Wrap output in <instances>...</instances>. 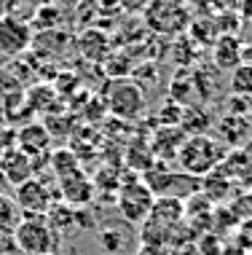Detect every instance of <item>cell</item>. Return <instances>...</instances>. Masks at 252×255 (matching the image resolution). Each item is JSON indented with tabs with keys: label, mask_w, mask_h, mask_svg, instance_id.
<instances>
[{
	"label": "cell",
	"mask_w": 252,
	"mask_h": 255,
	"mask_svg": "<svg viewBox=\"0 0 252 255\" xmlns=\"http://www.w3.org/2000/svg\"><path fill=\"white\" fill-rule=\"evenodd\" d=\"M27 46H30V27L13 16L0 19V54L13 57V54H22Z\"/></svg>",
	"instance_id": "9"
},
{
	"label": "cell",
	"mask_w": 252,
	"mask_h": 255,
	"mask_svg": "<svg viewBox=\"0 0 252 255\" xmlns=\"http://www.w3.org/2000/svg\"><path fill=\"white\" fill-rule=\"evenodd\" d=\"M102 242H105V247L110 253H115L121 247V234L118 231H105V234H102Z\"/></svg>",
	"instance_id": "19"
},
{
	"label": "cell",
	"mask_w": 252,
	"mask_h": 255,
	"mask_svg": "<svg viewBox=\"0 0 252 255\" xmlns=\"http://www.w3.org/2000/svg\"><path fill=\"white\" fill-rule=\"evenodd\" d=\"M11 183L8 180H5V177H3V172H0V196H11Z\"/></svg>",
	"instance_id": "21"
},
{
	"label": "cell",
	"mask_w": 252,
	"mask_h": 255,
	"mask_svg": "<svg viewBox=\"0 0 252 255\" xmlns=\"http://www.w3.org/2000/svg\"><path fill=\"white\" fill-rule=\"evenodd\" d=\"M57 194H59V202H65L67 207H73V210H81V207L91 204L97 188H94V180H88V177L84 175V169H81V172H76V175L59 180Z\"/></svg>",
	"instance_id": "7"
},
{
	"label": "cell",
	"mask_w": 252,
	"mask_h": 255,
	"mask_svg": "<svg viewBox=\"0 0 252 255\" xmlns=\"http://www.w3.org/2000/svg\"><path fill=\"white\" fill-rule=\"evenodd\" d=\"M22 220V212L16 210L11 196H0V234H13Z\"/></svg>",
	"instance_id": "18"
},
{
	"label": "cell",
	"mask_w": 252,
	"mask_h": 255,
	"mask_svg": "<svg viewBox=\"0 0 252 255\" xmlns=\"http://www.w3.org/2000/svg\"><path fill=\"white\" fill-rule=\"evenodd\" d=\"M11 199L22 215H46L51 210V204L57 202V188L35 175L30 180H24L22 185H16Z\"/></svg>",
	"instance_id": "6"
},
{
	"label": "cell",
	"mask_w": 252,
	"mask_h": 255,
	"mask_svg": "<svg viewBox=\"0 0 252 255\" xmlns=\"http://www.w3.org/2000/svg\"><path fill=\"white\" fill-rule=\"evenodd\" d=\"M250 124H252V110H250Z\"/></svg>",
	"instance_id": "23"
},
{
	"label": "cell",
	"mask_w": 252,
	"mask_h": 255,
	"mask_svg": "<svg viewBox=\"0 0 252 255\" xmlns=\"http://www.w3.org/2000/svg\"><path fill=\"white\" fill-rule=\"evenodd\" d=\"M242 62H244V65H252V43H250V46H244V51H242Z\"/></svg>",
	"instance_id": "22"
},
{
	"label": "cell",
	"mask_w": 252,
	"mask_h": 255,
	"mask_svg": "<svg viewBox=\"0 0 252 255\" xmlns=\"http://www.w3.org/2000/svg\"><path fill=\"white\" fill-rule=\"evenodd\" d=\"M13 245L24 255H57L59 234L49 226L46 215H22L13 229Z\"/></svg>",
	"instance_id": "3"
},
{
	"label": "cell",
	"mask_w": 252,
	"mask_h": 255,
	"mask_svg": "<svg viewBox=\"0 0 252 255\" xmlns=\"http://www.w3.org/2000/svg\"><path fill=\"white\" fill-rule=\"evenodd\" d=\"M209 127H212V119H209V113H207L201 105H188V108H182V116H180V129H182V134H188V137H193V134H207Z\"/></svg>",
	"instance_id": "14"
},
{
	"label": "cell",
	"mask_w": 252,
	"mask_h": 255,
	"mask_svg": "<svg viewBox=\"0 0 252 255\" xmlns=\"http://www.w3.org/2000/svg\"><path fill=\"white\" fill-rule=\"evenodd\" d=\"M217 169L228 177L231 185H247V188H252V158L247 150H242V148L226 150Z\"/></svg>",
	"instance_id": "10"
},
{
	"label": "cell",
	"mask_w": 252,
	"mask_h": 255,
	"mask_svg": "<svg viewBox=\"0 0 252 255\" xmlns=\"http://www.w3.org/2000/svg\"><path fill=\"white\" fill-rule=\"evenodd\" d=\"M142 19H145V27L156 35L180 38L193 22V11L188 0H148L142 5Z\"/></svg>",
	"instance_id": "2"
},
{
	"label": "cell",
	"mask_w": 252,
	"mask_h": 255,
	"mask_svg": "<svg viewBox=\"0 0 252 255\" xmlns=\"http://www.w3.org/2000/svg\"><path fill=\"white\" fill-rule=\"evenodd\" d=\"M215 3H217V8H220V11H236L242 0H215Z\"/></svg>",
	"instance_id": "20"
},
{
	"label": "cell",
	"mask_w": 252,
	"mask_h": 255,
	"mask_svg": "<svg viewBox=\"0 0 252 255\" xmlns=\"http://www.w3.org/2000/svg\"><path fill=\"white\" fill-rule=\"evenodd\" d=\"M145 89L134 84L132 78H113L105 89V108L110 110L115 119L134 121L145 113Z\"/></svg>",
	"instance_id": "4"
},
{
	"label": "cell",
	"mask_w": 252,
	"mask_h": 255,
	"mask_svg": "<svg viewBox=\"0 0 252 255\" xmlns=\"http://www.w3.org/2000/svg\"><path fill=\"white\" fill-rule=\"evenodd\" d=\"M153 191L142 180H124L121 188L115 191V204H118L121 218L129 223H145L153 210Z\"/></svg>",
	"instance_id": "5"
},
{
	"label": "cell",
	"mask_w": 252,
	"mask_h": 255,
	"mask_svg": "<svg viewBox=\"0 0 252 255\" xmlns=\"http://www.w3.org/2000/svg\"><path fill=\"white\" fill-rule=\"evenodd\" d=\"M228 89L234 97H242V100H250L252 102V65H242L234 67L228 75Z\"/></svg>",
	"instance_id": "16"
},
{
	"label": "cell",
	"mask_w": 252,
	"mask_h": 255,
	"mask_svg": "<svg viewBox=\"0 0 252 255\" xmlns=\"http://www.w3.org/2000/svg\"><path fill=\"white\" fill-rule=\"evenodd\" d=\"M0 172H3V177L11 183V188H16V185H22L24 180L35 177V164H32V158L27 153H22L16 145H11V148H0Z\"/></svg>",
	"instance_id": "8"
},
{
	"label": "cell",
	"mask_w": 252,
	"mask_h": 255,
	"mask_svg": "<svg viewBox=\"0 0 252 255\" xmlns=\"http://www.w3.org/2000/svg\"><path fill=\"white\" fill-rule=\"evenodd\" d=\"M46 220H49V226H51L57 234H62V231H67L73 223H76V210L57 199V202L51 204V210L46 212Z\"/></svg>",
	"instance_id": "17"
},
{
	"label": "cell",
	"mask_w": 252,
	"mask_h": 255,
	"mask_svg": "<svg viewBox=\"0 0 252 255\" xmlns=\"http://www.w3.org/2000/svg\"><path fill=\"white\" fill-rule=\"evenodd\" d=\"M223 156H226V145L212 134H193L182 140L180 150H177V164H180L182 175L188 177H207L209 172L220 167Z\"/></svg>",
	"instance_id": "1"
},
{
	"label": "cell",
	"mask_w": 252,
	"mask_h": 255,
	"mask_svg": "<svg viewBox=\"0 0 252 255\" xmlns=\"http://www.w3.org/2000/svg\"><path fill=\"white\" fill-rule=\"evenodd\" d=\"M215 127H217V134H220V142L223 145H231V148L244 145L252 132L250 116H234V113H223Z\"/></svg>",
	"instance_id": "11"
},
{
	"label": "cell",
	"mask_w": 252,
	"mask_h": 255,
	"mask_svg": "<svg viewBox=\"0 0 252 255\" xmlns=\"http://www.w3.org/2000/svg\"><path fill=\"white\" fill-rule=\"evenodd\" d=\"M242 51L244 43L239 35H217L212 43V62L217 70H226L231 73L234 67L242 65Z\"/></svg>",
	"instance_id": "12"
},
{
	"label": "cell",
	"mask_w": 252,
	"mask_h": 255,
	"mask_svg": "<svg viewBox=\"0 0 252 255\" xmlns=\"http://www.w3.org/2000/svg\"><path fill=\"white\" fill-rule=\"evenodd\" d=\"M22 153H27L30 158H40L49 153V145H51V134L46 127L40 124H27V127L19 129L16 134V142H13Z\"/></svg>",
	"instance_id": "13"
},
{
	"label": "cell",
	"mask_w": 252,
	"mask_h": 255,
	"mask_svg": "<svg viewBox=\"0 0 252 255\" xmlns=\"http://www.w3.org/2000/svg\"><path fill=\"white\" fill-rule=\"evenodd\" d=\"M49 169L54 172V177L57 180H62V177H70L76 175V172H81V161L76 158V153L73 150H51L49 153Z\"/></svg>",
	"instance_id": "15"
}]
</instances>
